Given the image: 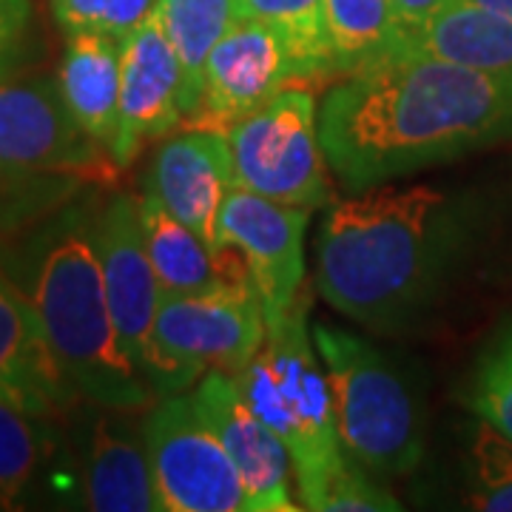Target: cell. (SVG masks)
<instances>
[{"instance_id": "cell-29", "label": "cell", "mask_w": 512, "mask_h": 512, "mask_svg": "<svg viewBox=\"0 0 512 512\" xmlns=\"http://www.w3.org/2000/svg\"><path fill=\"white\" fill-rule=\"evenodd\" d=\"M29 18H32L29 0H0V80L9 77L18 63Z\"/></svg>"}, {"instance_id": "cell-23", "label": "cell", "mask_w": 512, "mask_h": 512, "mask_svg": "<svg viewBox=\"0 0 512 512\" xmlns=\"http://www.w3.org/2000/svg\"><path fill=\"white\" fill-rule=\"evenodd\" d=\"M242 9L285 37L302 86L333 77L325 0H242Z\"/></svg>"}, {"instance_id": "cell-1", "label": "cell", "mask_w": 512, "mask_h": 512, "mask_svg": "<svg viewBox=\"0 0 512 512\" xmlns=\"http://www.w3.org/2000/svg\"><path fill=\"white\" fill-rule=\"evenodd\" d=\"M319 137L348 194L504 146L512 143V72L387 57L322 94Z\"/></svg>"}, {"instance_id": "cell-10", "label": "cell", "mask_w": 512, "mask_h": 512, "mask_svg": "<svg viewBox=\"0 0 512 512\" xmlns=\"http://www.w3.org/2000/svg\"><path fill=\"white\" fill-rule=\"evenodd\" d=\"M311 214V208L274 202L237 185L222 202V242L237 248L245 259L265 322L282 319L302 296L305 234Z\"/></svg>"}, {"instance_id": "cell-5", "label": "cell", "mask_w": 512, "mask_h": 512, "mask_svg": "<svg viewBox=\"0 0 512 512\" xmlns=\"http://www.w3.org/2000/svg\"><path fill=\"white\" fill-rule=\"evenodd\" d=\"M234 379L245 402L285 444L302 510L319 512L330 478L348 456L336 430L328 373L313 345L305 293L282 319L268 322L262 348Z\"/></svg>"}, {"instance_id": "cell-30", "label": "cell", "mask_w": 512, "mask_h": 512, "mask_svg": "<svg viewBox=\"0 0 512 512\" xmlns=\"http://www.w3.org/2000/svg\"><path fill=\"white\" fill-rule=\"evenodd\" d=\"M453 0H393V9H396V18L402 29H413L427 18H433L436 12H441L444 6H450ZM399 29V32H402Z\"/></svg>"}, {"instance_id": "cell-15", "label": "cell", "mask_w": 512, "mask_h": 512, "mask_svg": "<svg viewBox=\"0 0 512 512\" xmlns=\"http://www.w3.org/2000/svg\"><path fill=\"white\" fill-rule=\"evenodd\" d=\"M183 120V69L160 20L151 15L123 37L120 128L111 160L117 168H126L148 140L168 137Z\"/></svg>"}, {"instance_id": "cell-14", "label": "cell", "mask_w": 512, "mask_h": 512, "mask_svg": "<svg viewBox=\"0 0 512 512\" xmlns=\"http://www.w3.org/2000/svg\"><path fill=\"white\" fill-rule=\"evenodd\" d=\"M103 282L109 293L114 328L126 356L146 376V359L151 348L154 319L163 299V285L148 256L143 222H140V197L114 194L100 208L97 222Z\"/></svg>"}, {"instance_id": "cell-2", "label": "cell", "mask_w": 512, "mask_h": 512, "mask_svg": "<svg viewBox=\"0 0 512 512\" xmlns=\"http://www.w3.org/2000/svg\"><path fill=\"white\" fill-rule=\"evenodd\" d=\"M467 242V222L433 185H370L333 200L316 234V293L379 333L436 305Z\"/></svg>"}, {"instance_id": "cell-4", "label": "cell", "mask_w": 512, "mask_h": 512, "mask_svg": "<svg viewBox=\"0 0 512 512\" xmlns=\"http://www.w3.org/2000/svg\"><path fill=\"white\" fill-rule=\"evenodd\" d=\"M117 163L77 126L57 80H0V234H15L114 177Z\"/></svg>"}, {"instance_id": "cell-19", "label": "cell", "mask_w": 512, "mask_h": 512, "mask_svg": "<svg viewBox=\"0 0 512 512\" xmlns=\"http://www.w3.org/2000/svg\"><path fill=\"white\" fill-rule=\"evenodd\" d=\"M57 92L74 123L111 154L120 128L123 40L100 32L66 37L57 69Z\"/></svg>"}, {"instance_id": "cell-18", "label": "cell", "mask_w": 512, "mask_h": 512, "mask_svg": "<svg viewBox=\"0 0 512 512\" xmlns=\"http://www.w3.org/2000/svg\"><path fill=\"white\" fill-rule=\"evenodd\" d=\"M387 57H433L484 72H512V20L470 0H453L419 26L402 29Z\"/></svg>"}, {"instance_id": "cell-3", "label": "cell", "mask_w": 512, "mask_h": 512, "mask_svg": "<svg viewBox=\"0 0 512 512\" xmlns=\"http://www.w3.org/2000/svg\"><path fill=\"white\" fill-rule=\"evenodd\" d=\"M100 208L83 194L46 220L12 234L0 248V271L35 305L49 345L74 393L89 404L143 410L154 390L123 350L103 282Z\"/></svg>"}, {"instance_id": "cell-16", "label": "cell", "mask_w": 512, "mask_h": 512, "mask_svg": "<svg viewBox=\"0 0 512 512\" xmlns=\"http://www.w3.org/2000/svg\"><path fill=\"white\" fill-rule=\"evenodd\" d=\"M77 399L32 299L0 271V402L49 419Z\"/></svg>"}, {"instance_id": "cell-6", "label": "cell", "mask_w": 512, "mask_h": 512, "mask_svg": "<svg viewBox=\"0 0 512 512\" xmlns=\"http://www.w3.org/2000/svg\"><path fill=\"white\" fill-rule=\"evenodd\" d=\"M311 333L342 450L376 478L413 473L424 456V419L402 373L359 333L328 322H311Z\"/></svg>"}, {"instance_id": "cell-21", "label": "cell", "mask_w": 512, "mask_h": 512, "mask_svg": "<svg viewBox=\"0 0 512 512\" xmlns=\"http://www.w3.org/2000/svg\"><path fill=\"white\" fill-rule=\"evenodd\" d=\"M154 18L160 20L183 69L185 120L197 111L205 80V63L220 37L245 18L242 0H160ZM183 120V123H185Z\"/></svg>"}, {"instance_id": "cell-12", "label": "cell", "mask_w": 512, "mask_h": 512, "mask_svg": "<svg viewBox=\"0 0 512 512\" xmlns=\"http://www.w3.org/2000/svg\"><path fill=\"white\" fill-rule=\"evenodd\" d=\"M234 188V160L228 137L214 128H191L165 137L148 168L146 191L197 231L222 262H245L237 248L225 245L220 211ZM248 268V265H245Z\"/></svg>"}, {"instance_id": "cell-31", "label": "cell", "mask_w": 512, "mask_h": 512, "mask_svg": "<svg viewBox=\"0 0 512 512\" xmlns=\"http://www.w3.org/2000/svg\"><path fill=\"white\" fill-rule=\"evenodd\" d=\"M470 3H478V6H484V9H493L498 15H504V18L512 20V0H470Z\"/></svg>"}, {"instance_id": "cell-9", "label": "cell", "mask_w": 512, "mask_h": 512, "mask_svg": "<svg viewBox=\"0 0 512 512\" xmlns=\"http://www.w3.org/2000/svg\"><path fill=\"white\" fill-rule=\"evenodd\" d=\"M163 512H248L237 467L191 393L157 399L143 421Z\"/></svg>"}, {"instance_id": "cell-22", "label": "cell", "mask_w": 512, "mask_h": 512, "mask_svg": "<svg viewBox=\"0 0 512 512\" xmlns=\"http://www.w3.org/2000/svg\"><path fill=\"white\" fill-rule=\"evenodd\" d=\"M333 77H350L382 63L399 37L393 0H325Z\"/></svg>"}, {"instance_id": "cell-13", "label": "cell", "mask_w": 512, "mask_h": 512, "mask_svg": "<svg viewBox=\"0 0 512 512\" xmlns=\"http://www.w3.org/2000/svg\"><path fill=\"white\" fill-rule=\"evenodd\" d=\"M191 396L237 467L248 498V512L302 510L291 490V456L282 439L245 402L237 379L225 370H208L194 384Z\"/></svg>"}, {"instance_id": "cell-20", "label": "cell", "mask_w": 512, "mask_h": 512, "mask_svg": "<svg viewBox=\"0 0 512 512\" xmlns=\"http://www.w3.org/2000/svg\"><path fill=\"white\" fill-rule=\"evenodd\" d=\"M140 222L163 293H214L251 285L245 262H222L197 231L177 220L148 191L140 197Z\"/></svg>"}, {"instance_id": "cell-11", "label": "cell", "mask_w": 512, "mask_h": 512, "mask_svg": "<svg viewBox=\"0 0 512 512\" xmlns=\"http://www.w3.org/2000/svg\"><path fill=\"white\" fill-rule=\"evenodd\" d=\"M288 86H302L285 37L256 18H239L205 63L202 97L183 126L228 131Z\"/></svg>"}, {"instance_id": "cell-28", "label": "cell", "mask_w": 512, "mask_h": 512, "mask_svg": "<svg viewBox=\"0 0 512 512\" xmlns=\"http://www.w3.org/2000/svg\"><path fill=\"white\" fill-rule=\"evenodd\" d=\"M348 456V453H345ZM402 510V504L384 490L376 478L359 467L353 458H345V464L330 478L328 493L319 512H387Z\"/></svg>"}, {"instance_id": "cell-25", "label": "cell", "mask_w": 512, "mask_h": 512, "mask_svg": "<svg viewBox=\"0 0 512 512\" xmlns=\"http://www.w3.org/2000/svg\"><path fill=\"white\" fill-rule=\"evenodd\" d=\"M470 507L512 512V439L481 419L470 441Z\"/></svg>"}, {"instance_id": "cell-24", "label": "cell", "mask_w": 512, "mask_h": 512, "mask_svg": "<svg viewBox=\"0 0 512 512\" xmlns=\"http://www.w3.org/2000/svg\"><path fill=\"white\" fill-rule=\"evenodd\" d=\"M43 416L0 402V507L18 510L49 453Z\"/></svg>"}, {"instance_id": "cell-27", "label": "cell", "mask_w": 512, "mask_h": 512, "mask_svg": "<svg viewBox=\"0 0 512 512\" xmlns=\"http://www.w3.org/2000/svg\"><path fill=\"white\" fill-rule=\"evenodd\" d=\"M60 32L83 35L100 32L123 40L140 23H146L160 0H49Z\"/></svg>"}, {"instance_id": "cell-17", "label": "cell", "mask_w": 512, "mask_h": 512, "mask_svg": "<svg viewBox=\"0 0 512 512\" xmlns=\"http://www.w3.org/2000/svg\"><path fill=\"white\" fill-rule=\"evenodd\" d=\"M117 407L94 404L86 453L83 490L86 504L97 512H154L160 510L143 427H137Z\"/></svg>"}, {"instance_id": "cell-8", "label": "cell", "mask_w": 512, "mask_h": 512, "mask_svg": "<svg viewBox=\"0 0 512 512\" xmlns=\"http://www.w3.org/2000/svg\"><path fill=\"white\" fill-rule=\"evenodd\" d=\"M234 185L299 208H328L330 165L319 137V103L308 86H288L225 131Z\"/></svg>"}, {"instance_id": "cell-26", "label": "cell", "mask_w": 512, "mask_h": 512, "mask_svg": "<svg viewBox=\"0 0 512 512\" xmlns=\"http://www.w3.org/2000/svg\"><path fill=\"white\" fill-rule=\"evenodd\" d=\"M467 404L478 419L512 439V325L501 330L493 345L481 353L467 390Z\"/></svg>"}, {"instance_id": "cell-7", "label": "cell", "mask_w": 512, "mask_h": 512, "mask_svg": "<svg viewBox=\"0 0 512 512\" xmlns=\"http://www.w3.org/2000/svg\"><path fill=\"white\" fill-rule=\"evenodd\" d=\"M268 333L265 311L254 285L214 293H163L146 379L157 399L185 393L208 370L237 376L254 359Z\"/></svg>"}]
</instances>
